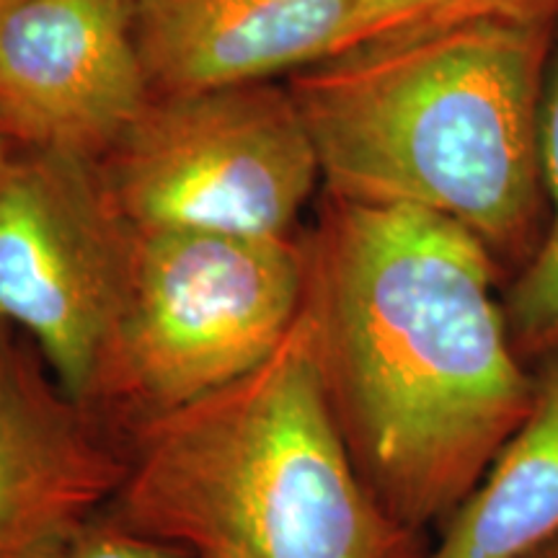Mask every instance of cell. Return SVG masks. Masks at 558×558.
<instances>
[{
  "mask_svg": "<svg viewBox=\"0 0 558 558\" xmlns=\"http://www.w3.org/2000/svg\"><path fill=\"white\" fill-rule=\"evenodd\" d=\"M558 541V360L538 399L422 558H533Z\"/></svg>",
  "mask_w": 558,
  "mask_h": 558,
  "instance_id": "cell-10",
  "label": "cell"
},
{
  "mask_svg": "<svg viewBox=\"0 0 558 558\" xmlns=\"http://www.w3.org/2000/svg\"><path fill=\"white\" fill-rule=\"evenodd\" d=\"M541 163L554 218L507 303L509 333L530 349L558 347V62L543 94Z\"/></svg>",
  "mask_w": 558,
  "mask_h": 558,
  "instance_id": "cell-11",
  "label": "cell"
},
{
  "mask_svg": "<svg viewBox=\"0 0 558 558\" xmlns=\"http://www.w3.org/2000/svg\"><path fill=\"white\" fill-rule=\"evenodd\" d=\"M21 150L24 148H21L16 140H13L11 130L5 128V122L0 120V181L5 179V173L11 171V166L16 163Z\"/></svg>",
  "mask_w": 558,
  "mask_h": 558,
  "instance_id": "cell-14",
  "label": "cell"
},
{
  "mask_svg": "<svg viewBox=\"0 0 558 558\" xmlns=\"http://www.w3.org/2000/svg\"><path fill=\"white\" fill-rule=\"evenodd\" d=\"M360 0H137L153 96L243 86L344 52Z\"/></svg>",
  "mask_w": 558,
  "mask_h": 558,
  "instance_id": "cell-9",
  "label": "cell"
},
{
  "mask_svg": "<svg viewBox=\"0 0 558 558\" xmlns=\"http://www.w3.org/2000/svg\"><path fill=\"white\" fill-rule=\"evenodd\" d=\"M109 525L190 558H422L369 494L333 424L298 313L230 386L124 439Z\"/></svg>",
  "mask_w": 558,
  "mask_h": 558,
  "instance_id": "cell-3",
  "label": "cell"
},
{
  "mask_svg": "<svg viewBox=\"0 0 558 558\" xmlns=\"http://www.w3.org/2000/svg\"><path fill=\"white\" fill-rule=\"evenodd\" d=\"M558 0H360L344 52L478 19H554Z\"/></svg>",
  "mask_w": 558,
  "mask_h": 558,
  "instance_id": "cell-12",
  "label": "cell"
},
{
  "mask_svg": "<svg viewBox=\"0 0 558 558\" xmlns=\"http://www.w3.org/2000/svg\"><path fill=\"white\" fill-rule=\"evenodd\" d=\"M137 0H26L0 21V120L24 150L101 160L153 99Z\"/></svg>",
  "mask_w": 558,
  "mask_h": 558,
  "instance_id": "cell-7",
  "label": "cell"
},
{
  "mask_svg": "<svg viewBox=\"0 0 558 558\" xmlns=\"http://www.w3.org/2000/svg\"><path fill=\"white\" fill-rule=\"evenodd\" d=\"M305 277L295 235L137 230L128 300L83 407L128 439L230 386L288 337Z\"/></svg>",
  "mask_w": 558,
  "mask_h": 558,
  "instance_id": "cell-4",
  "label": "cell"
},
{
  "mask_svg": "<svg viewBox=\"0 0 558 558\" xmlns=\"http://www.w3.org/2000/svg\"><path fill=\"white\" fill-rule=\"evenodd\" d=\"M24 3L26 0H0V21H3L5 16H11V13L21 9Z\"/></svg>",
  "mask_w": 558,
  "mask_h": 558,
  "instance_id": "cell-15",
  "label": "cell"
},
{
  "mask_svg": "<svg viewBox=\"0 0 558 558\" xmlns=\"http://www.w3.org/2000/svg\"><path fill=\"white\" fill-rule=\"evenodd\" d=\"M68 558H190L184 550H177L163 543L137 538V535L124 533V530L99 520L90 533L78 543Z\"/></svg>",
  "mask_w": 558,
  "mask_h": 558,
  "instance_id": "cell-13",
  "label": "cell"
},
{
  "mask_svg": "<svg viewBox=\"0 0 558 558\" xmlns=\"http://www.w3.org/2000/svg\"><path fill=\"white\" fill-rule=\"evenodd\" d=\"M128 471L124 439L0 320V558H68Z\"/></svg>",
  "mask_w": 558,
  "mask_h": 558,
  "instance_id": "cell-8",
  "label": "cell"
},
{
  "mask_svg": "<svg viewBox=\"0 0 558 558\" xmlns=\"http://www.w3.org/2000/svg\"><path fill=\"white\" fill-rule=\"evenodd\" d=\"M300 313L369 494L424 535L473 492L538 399L494 300L492 251L429 209L329 197Z\"/></svg>",
  "mask_w": 558,
  "mask_h": 558,
  "instance_id": "cell-1",
  "label": "cell"
},
{
  "mask_svg": "<svg viewBox=\"0 0 558 558\" xmlns=\"http://www.w3.org/2000/svg\"><path fill=\"white\" fill-rule=\"evenodd\" d=\"M554 19H478L354 47L288 83L331 199L429 209L488 251L541 215Z\"/></svg>",
  "mask_w": 558,
  "mask_h": 558,
  "instance_id": "cell-2",
  "label": "cell"
},
{
  "mask_svg": "<svg viewBox=\"0 0 558 558\" xmlns=\"http://www.w3.org/2000/svg\"><path fill=\"white\" fill-rule=\"evenodd\" d=\"M533 558H558V541H556V543H550L548 548L538 550V554H535Z\"/></svg>",
  "mask_w": 558,
  "mask_h": 558,
  "instance_id": "cell-16",
  "label": "cell"
},
{
  "mask_svg": "<svg viewBox=\"0 0 558 558\" xmlns=\"http://www.w3.org/2000/svg\"><path fill=\"white\" fill-rule=\"evenodd\" d=\"M135 241L99 160L21 150L0 181V320L81 403L120 324Z\"/></svg>",
  "mask_w": 558,
  "mask_h": 558,
  "instance_id": "cell-6",
  "label": "cell"
},
{
  "mask_svg": "<svg viewBox=\"0 0 558 558\" xmlns=\"http://www.w3.org/2000/svg\"><path fill=\"white\" fill-rule=\"evenodd\" d=\"M137 230L292 235L320 179L311 130L271 81L153 96L99 160Z\"/></svg>",
  "mask_w": 558,
  "mask_h": 558,
  "instance_id": "cell-5",
  "label": "cell"
}]
</instances>
